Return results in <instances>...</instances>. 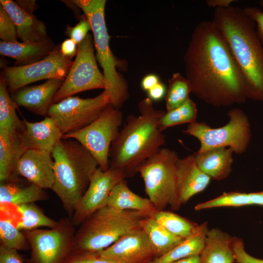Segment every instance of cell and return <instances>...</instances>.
<instances>
[{"instance_id":"27","label":"cell","mask_w":263,"mask_h":263,"mask_svg":"<svg viewBox=\"0 0 263 263\" xmlns=\"http://www.w3.org/2000/svg\"><path fill=\"white\" fill-rule=\"evenodd\" d=\"M141 228L153 247L156 258L167 254L185 239L171 233L150 216L143 221Z\"/></svg>"},{"instance_id":"33","label":"cell","mask_w":263,"mask_h":263,"mask_svg":"<svg viewBox=\"0 0 263 263\" xmlns=\"http://www.w3.org/2000/svg\"><path fill=\"white\" fill-rule=\"evenodd\" d=\"M165 96L166 111L172 110L183 104L191 93L189 83L180 73H174L169 79Z\"/></svg>"},{"instance_id":"37","label":"cell","mask_w":263,"mask_h":263,"mask_svg":"<svg viewBox=\"0 0 263 263\" xmlns=\"http://www.w3.org/2000/svg\"><path fill=\"white\" fill-rule=\"evenodd\" d=\"M64 263H113L102 257L100 252L85 250H73Z\"/></svg>"},{"instance_id":"3","label":"cell","mask_w":263,"mask_h":263,"mask_svg":"<svg viewBox=\"0 0 263 263\" xmlns=\"http://www.w3.org/2000/svg\"><path fill=\"white\" fill-rule=\"evenodd\" d=\"M138 107L140 115L128 116L110 149V167L121 171L125 178L135 175L138 167L165 142L159 122L166 111L154 109L148 97L141 100Z\"/></svg>"},{"instance_id":"35","label":"cell","mask_w":263,"mask_h":263,"mask_svg":"<svg viewBox=\"0 0 263 263\" xmlns=\"http://www.w3.org/2000/svg\"><path fill=\"white\" fill-rule=\"evenodd\" d=\"M252 205L248 193L239 192H225L219 197L197 204L196 210L217 207H239Z\"/></svg>"},{"instance_id":"24","label":"cell","mask_w":263,"mask_h":263,"mask_svg":"<svg viewBox=\"0 0 263 263\" xmlns=\"http://www.w3.org/2000/svg\"><path fill=\"white\" fill-rule=\"evenodd\" d=\"M233 237L218 228L209 229L200 255L201 263H235Z\"/></svg>"},{"instance_id":"41","label":"cell","mask_w":263,"mask_h":263,"mask_svg":"<svg viewBox=\"0 0 263 263\" xmlns=\"http://www.w3.org/2000/svg\"><path fill=\"white\" fill-rule=\"evenodd\" d=\"M18 251L0 245V263H24Z\"/></svg>"},{"instance_id":"16","label":"cell","mask_w":263,"mask_h":263,"mask_svg":"<svg viewBox=\"0 0 263 263\" xmlns=\"http://www.w3.org/2000/svg\"><path fill=\"white\" fill-rule=\"evenodd\" d=\"M13 174L42 189H52L54 183L52 152L37 149L25 150L17 161Z\"/></svg>"},{"instance_id":"6","label":"cell","mask_w":263,"mask_h":263,"mask_svg":"<svg viewBox=\"0 0 263 263\" xmlns=\"http://www.w3.org/2000/svg\"><path fill=\"white\" fill-rule=\"evenodd\" d=\"M71 2L80 8L91 26L96 58L103 71L106 81L104 91L108 94L110 104L120 109L128 100L129 94L127 81L116 70L119 61L109 46V39L105 19V0H74Z\"/></svg>"},{"instance_id":"43","label":"cell","mask_w":263,"mask_h":263,"mask_svg":"<svg viewBox=\"0 0 263 263\" xmlns=\"http://www.w3.org/2000/svg\"><path fill=\"white\" fill-rule=\"evenodd\" d=\"M167 89L165 85L160 82L148 92V98L152 101H158L165 97Z\"/></svg>"},{"instance_id":"2","label":"cell","mask_w":263,"mask_h":263,"mask_svg":"<svg viewBox=\"0 0 263 263\" xmlns=\"http://www.w3.org/2000/svg\"><path fill=\"white\" fill-rule=\"evenodd\" d=\"M245 81L247 98L263 102V46L255 23L243 9L216 8L212 20Z\"/></svg>"},{"instance_id":"31","label":"cell","mask_w":263,"mask_h":263,"mask_svg":"<svg viewBox=\"0 0 263 263\" xmlns=\"http://www.w3.org/2000/svg\"><path fill=\"white\" fill-rule=\"evenodd\" d=\"M151 217L171 233L184 239L191 235L198 226L187 218L165 210L157 211Z\"/></svg>"},{"instance_id":"20","label":"cell","mask_w":263,"mask_h":263,"mask_svg":"<svg viewBox=\"0 0 263 263\" xmlns=\"http://www.w3.org/2000/svg\"><path fill=\"white\" fill-rule=\"evenodd\" d=\"M48 193L25 178L12 174L0 181V204L17 206L49 199Z\"/></svg>"},{"instance_id":"46","label":"cell","mask_w":263,"mask_h":263,"mask_svg":"<svg viewBox=\"0 0 263 263\" xmlns=\"http://www.w3.org/2000/svg\"><path fill=\"white\" fill-rule=\"evenodd\" d=\"M236 0H207V5L210 7L227 8L229 7L231 3Z\"/></svg>"},{"instance_id":"34","label":"cell","mask_w":263,"mask_h":263,"mask_svg":"<svg viewBox=\"0 0 263 263\" xmlns=\"http://www.w3.org/2000/svg\"><path fill=\"white\" fill-rule=\"evenodd\" d=\"M197 109L195 102L189 98L180 106L166 112L160 120L159 129L162 132L174 126L196 121Z\"/></svg>"},{"instance_id":"1","label":"cell","mask_w":263,"mask_h":263,"mask_svg":"<svg viewBox=\"0 0 263 263\" xmlns=\"http://www.w3.org/2000/svg\"><path fill=\"white\" fill-rule=\"evenodd\" d=\"M184 61L191 92L201 100L215 107L245 102L244 78L212 20L195 26Z\"/></svg>"},{"instance_id":"40","label":"cell","mask_w":263,"mask_h":263,"mask_svg":"<svg viewBox=\"0 0 263 263\" xmlns=\"http://www.w3.org/2000/svg\"><path fill=\"white\" fill-rule=\"evenodd\" d=\"M260 4L263 7V0H261ZM243 10L255 23L256 32L263 46V11L256 6H247Z\"/></svg>"},{"instance_id":"28","label":"cell","mask_w":263,"mask_h":263,"mask_svg":"<svg viewBox=\"0 0 263 263\" xmlns=\"http://www.w3.org/2000/svg\"><path fill=\"white\" fill-rule=\"evenodd\" d=\"M19 134L0 132V181L8 178L13 173L17 161L24 152Z\"/></svg>"},{"instance_id":"7","label":"cell","mask_w":263,"mask_h":263,"mask_svg":"<svg viewBox=\"0 0 263 263\" xmlns=\"http://www.w3.org/2000/svg\"><path fill=\"white\" fill-rule=\"evenodd\" d=\"M177 152L168 148H161L137 169L143 179L148 198L157 211L169 206L179 209L181 204L177 194L176 163Z\"/></svg>"},{"instance_id":"18","label":"cell","mask_w":263,"mask_h":263,"mask_svg":"<svg viewBox=\"0 0 263 263\" xmlns=\"http://www.w3.org/2000/svg\"><path fill=\"white\" fill-rule=\"evenodd\" d=\"M24 128L19 135L22 150L37 149L52 152L63 134L50 117L39 122H31L23 119Z\"/></svg>"},{"instance_id":"13","label":"cell","mask_w":263,"mask_h":263,"mask_svg":"<svg viewBox=\"0 0 263 263\" xmlns=\"http://www.w3.org/2000/svg\"><path fill=\"white\" fill-rule=\"evenodd\" d=\"M70 58L56 46L43 59L31 64L6 67L1 72L9 92L13 93L27 85L43 79H65L73 64Z\"/></svg>"},{"instance_id":"5","label":"cell","mask_w":263,"mask_h":263,"mask_svg":"<svg viewBox=\"0 0 263 263\" xmlns=\"http://www.w3.org/2000/svg\"><path fill=\"white\" fill-rule=\"evenodd\" d=\"M149 216L140 211L102 207L77 227L73 250L100 252L125 235L141 228L142 222Z\"/></svg>"},{"instance_id":"15","label":"cell","mask_w":263,"mask_h":263,"mask_svg":"<svg viewBox=\"0 0 263 263\" xmlns=\"http://www.w3.org/2000/svg\"><path fill=\"white\" fill-rule=\"evenodd\" d=\"M100 254L113 263H150L156 258L154 249L141 228L122 236Z\"/></svg>"},{"instance_id":"48","label":"cell","mask_w":263,"mask_h":263,"mask_svg":"<svg viewBox=\"0 0 263 263\" xmlns=\"http://www.w3.org/2000/svg\"><path fill=\"white\" fill-rule=\"evenodd\" d=\"M171 263H201L200 255H196L174 261Z\"/></svg>"},{"instance_id":"26","label":"cell","mask_w":263,"mask_h":263,"mask_svg":"<svg viewBox=\"0 0 263 263\" xmlns=\"http://www.w3.org/2000/svg\"><path fill=\"white\" fill-rule=\"evenodd\" d=\"M209 229L207 222L198 225L193 233L165 255L150 263H171L189 257L200 255L204 247Z\"/></svg>"},{"instance_id":"44","label":"cell","mask_w":263,"mask_h":263,"mask_svg":"<svg viewBox=\"0 0 263 263\" xmlns=\"http://www.w3.org/2000/svg\"><path fill=\"white\" fill-rule=\"evenodd\" d=\"M160 82L159 76L155 74H150L145 76L141 82V88L148 92Z\"/></svg>"},{"instance_id":"17","label":"cell","mask_w":263,"mask_h":263,"mask_svg":"<svg viewBox=\"0 0 263 263\" xmlns=\"http://www.w3.org/2000/svg\"><path fill=\"white\" fill-rule=\"evenodd\" d=\"M63 81L49 79L41 84L24 87L11 93V97L17 107L21 106L37 115L46 116Z\"/></svg>"},{"instance_id":"12","label":"cell","mask_w":263,"mask_h":263,"mask_svg":"<svg viewBox=\"0 0 263 263\" xmlns=\"http://www.w3.org/2000/svg\"><path fill=\"white\" fill-rule=\"evenodd\" d=\"M109 104V96L105 91L92 98L72 96L53 104L47 115L54 120L63 135L90 124Z\"/></svg>"},{"instance_id":"30","label":"cell","mask_w":263,"mask_h":263,"mask_svg":"<svg viewBox=\"0 0 263 263\" xmlns=\"http://www.w3.org/2000/svg\"><path fill=\"white\" fill-rule=\"evenodd\" d=\"M15 207L20 215L19 220L16 225L21 231L33 230L42 226L52 228L58 224V221H56L46 216L43 210L35 203Z\"/></svg>"},{"instance_id":"19","label":"cell","mask_w":263,"mask_h":263,"mask_svg":"<svg viewBox=\"0 0 263 263\" xmlns=\"http://www.w3.org/2000/svg\"><path fill=\"white\" fill-rule=\"evenodd\" d=\"M176 177L177 197L182 205L193 195L203 191L211 179L199 168L193 154L178 159Z\"/></svg>"},{"instance_id":"4","label":"cell","mask_w":263,"mask_h":263,"mask_svg":"<svg viewBox=\"0 0 263 263\" xmlns=\"http://www.w3.org/2000/svg\"><path fill=\"white\" fill-rule=\"evenodd\" d=\"M52 156L54 183L51 189L71 218L98 164L84 146L71 138H62L55 147Z\"/></svg>"},{"instance_id":"8","label":"cell","mask_w":263,"mask_h":263,"mask_svg":"<svg viewBox=\"0 0 263 263\" xmlns=\"http://www.w3.org/2000/svg\"><path fill=\"white\" fill-rule=\"evenodd\" d=\"M227 116L228 123L221 127L212 128L205 122L196 121L189 124L182 132L200 141L198 152L228 147L233 152L242 154L246 150L251 138L248 118L243 110L237 108L229 111Z\"/></svg>"},{"instance_id":"22","label":"cell","mask_w":263,"mask_h":263,"mask_svg":"<svg viewBox=\"0 0 263 263\" xmlns=\"http://www.w3.org/2000/svg\"><path fill=\"white\" fill-rule=\"evenodd\" d=\"M55 47L50 39L38 42L0 41V54L15 59L17 66H24L43 59Z\"/></svg>"},{"instance_id":"9","label":"cell","mask_w":263,"mask_h":263,"mask_svg":"<svg viewBox=\"0 0 263 263\" xmlns=\"http://www.w3.org/2000/svg\"><path fill=\"white\" fill-rule=\"evenodd\" d=\"M123 113L109 104L102 113L84 128L64 134L62 138L75 139L84 146L94 157L98 166L106 170L110 167V151L113 142L119 132Z\"/></svg>"},{"instance_id":"11","label":"cell","mask_w":263,"mask_h":263,"mask_svg":"<svg viewBox=\"0 0 263 263\" xmlns=\"http://www.w3.org/2000/svg\"><path fill=\"white\" fill-rule=\"evenodd\" d=\"M105 88L104 75L96 63L93 36L89 33L78 45L75 58L53 104L83 91Z\"/></svg>"},{"instance_id":"47","label":"cell","mask_w":263,"mask_h":263,"mask_svg":"<svg viewBox=\"0 0 263 263\" xmlns=\"http://www.w3.org/2000/svg\"><path fill=\"white\" fill-rule=\"evenodd\" d=\"M248 194L252 205L263 206V191L251 192Z\"/></svg>"},{"instance_id":"10","label":"cell","mask_w":263,"mask_h":263,"mask_svg":"<svg viewBox=\"0 0 263 263\" xmlns=\"http://www.w3.org/2000/svg\"><path fill=\"white\" fill-rule=\"evenodd\" d=\"M75 226L70 217L62 218L49 229L22 231L30 247L28 263H64L73 250Z\"/></svg>"},{"instance_id":"45","label":"cell","mask_w":263,"mask_h":263,"mask_svg":"<svg viewBox=\"0 0 263 263\" xmlns=\"http://www.w3.org/2000/svg\"><path fill=\"white\" fill-rule=\"evenodd\" d=\"M15 2L20 7L31 14H34L38 8V5L35 0H18Z\"/></svg>"},{"instance_id":"25","label":"cell","mask_w":263,"mask_h":263,"mask_svg":"<svg viewBox=\"0 0 263 263\" xmlns=\"http://www.w3.org/2000/svg\"><path fill=\"white\" fill-rule=\"evenodd\" d=\"M107 206L119 210L142 211L150 217L157 211L150 200L132 192L125 179L117 184L112 189Z\"/></svg>"},{"instance_id":"21","label":"cell","mask_w":263,"mask_h":263,"mask_svg":"<svg viewBox=\"0 0 263 263\" xmlns=\"http://www.w3.org/2000/svg\"><path fill=\"white\" fill-rule=\"evenodd\" d=\"M0 3L15 22L22 42H38L49 39L45 23L34 14L27 12L11 0H0Z\"/></svg>"},{"instance_id":"38","label":"cell","mask_w":263,"mask_h":263,"mask_svg":"<svg viewBox=\"0 0 263 263\" xmlns=\"http://www.w3.org/2000/svg\"><path fill=\"white\" fill-rule=\"evenodd\" d=\"M90 30H91L90 23L84 16L75 26H68L66 34L78 45L86 37Z\"/></svg>"},{"instance_id":"42","label":"cell","mask_w":263,"mask_h":263,"mask_svg":"<svg viewBox=\"0 0 263 263\" xmlns=\"http://www.w3.org/2000/svg\"><path fill=\"white\" fill-rule=\"evenodd\" d=\"M77 47L78 44L70 38L64 40L60 45L61 53L65 56L71 59L76 56Z\"/></svg>"},{"instance_id":"39","label":"cell","mask_w":263,"mask_h":263,"mask_svg":"<svg viewBox=\"0 0 263 263\" xmlns=\"http://www.w3.org/2000/svg\"><path fill=\"white\" fill-rule=\"evenodd\" d=\"M233 249L237 263H263V260L256 258L248 254L244 249L243 240L233 237Z\"/></svg>"},{"instance_id":"23","label":"cell","mask_w":263,"mask_h":263,"mask_svg":"<svg viewBox=\"0 0 263 263\" xmlns=\"http://www.w3.org/2000/svg\"><path fill=\"white\" fill-rule=\"evenodd\" d=\"M233 153L230 148L219 147L193 154L197 165L203 172L220 181L227 178L232 171Z\"/></svg>"},{"instance_id":"32","label":"cell","mask_w":263,"mask_h":263,"mask_svg":"<svg viewBox=\"0 0 263 263\" xmlns=\"http://www.w3.org/2000/svg\"><path fill=\"white\" fill-rule=\"evenodd\" d=\"M0 245L17 251L30 249L28 241L23 232L18 229L13 220L9 216L0 215Z\"/></svg>"},{"instance_id":"36","label":"cell","mask_w":263,"mask_h":263,"mask_svg":"<svg viewBox=\"0 0 263 263\" xmlns=\"http://www.w3.org/2000/svg\"><path fill=\"white\" fill-rule=\"evenodd\" d=\"M0 38L5 42H15L19 38L13 19L0 3Z\"/></svg>"},{"instance_id":"29","label":"cell","mask_w":263,"mask_h":263,"mask_svg":"<svg viewBox=\"0 0 263 263\" xmlns=\"http://www.w3.org/2000/svg\"><path fill=\"white\" fill-rule=\"evenodd\" d=\"M2 74L0 76V132L19 134L24 128L23 121L16 113L17 106L12 99Z\"/></svg>"},{"instance_id":"14","label":"cell","mask_w":263,"mask_h":263,"mask_svg":"<svg viewBox=\"0 0 263 263\" xmlns=\"http://www.w3.org/2000/svg\"><path fill=\"white\" fill-rule=\"evenodd\" d=\"M125 178L123 173L117 169L109 167L103 170L98 167L93 174L87 190L71 217L73 224L78 227L95 211L106 206L112 189Z\"/></svg>"}]
</instances>
